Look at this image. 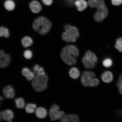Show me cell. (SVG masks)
<instances>
[{
	"mask_svg": "<svg viewBox=\"0 0 122 122\" xmlns=\"http://www.w3.org/2000/svg\"><path fill=\"white\" fill-rule=\"evenodd\" d=\"M79 55L78 49L74 45L66 46L62 49L61 57L65 63L71 66L76 64L77 62L76 57Z\"/></svg>",
	"mask_w": 122,
	"mask_h": 122,
	"instance_id": "cell-1",
	"label": "cell"
},
{
	"mask_svg": "<svg viewBox=\"0 0 122 122\" xmlns=\"http://www.w3.org/2000/svg\"><path fill=\"white\" fill-rule=\"evenodd\" d=\"M88 4L90 7L97 9L94 15V19L97 22H101L107 16L108 10L104 0H88Z\"/></svg>",
	"mask_w": 122,
	"mask_h": 122,
	"instance_id": "cell-2",
	"label": "cell"
},
{
	"mask_svg": "<svg viewBox=\"0 0 122 122\" xmlns=\"http://www.w3.org/2000/svg\"><path fill=\"white\" fill-rule=\"evenodd\" d=\"M51 27V22L44 16H40L35 20L33 24V29L40 34H46L50 31Z\"/></svg>",
	"mask_w": 122,
	"mask_h": 122,
	"instance_id": "cell-3",
	"label": "cell"
},
{
	"mask_svg": "<svg viewBox=\"0 0 122 122\" xmlns=\"http://www.w3.org/2000/svg\"><path fill=\"white\" fill-rule=\"evenodd\" d=\"M48 81V76L45 74L43 75L35 76L32 80L31 84L35 91L40 92L46 89Z\"/></svg>",
	"mask_w": 122,
	"mask_h": 122,
	"instance_id": "cell-4",
	"label": "cell"
},
{
	"mask_svg": "<svg viewBox=\"0 0 122 122\" xmlns=\"http://www.w3.org/2000/svg\"><path fill=\"white\" fill-rule=\"evenodd\" d=\"M81 82L83 86L86 87H95L98 86L100 81L95 78V75L92 71H86L82 74Z\"/></svg>",
	"mask_w": 122,
	"mask_h": 122,
	"instance_id": "cell-5",
	"label": "cell"
},
{
	"mask_svg": "<svg viewBox=\"0 0 122 122\" xmlns=\"http://www.w3.org/2000/svg\"><path fill=\"white\" fill-rule=\"evenodd\" d=\"M97 56L94 53L88 51L85 53L82 59V62L84 66L87 69H92L95 67V64L97 63Z\"/></svg>",
	"mask_w": 122,
	"mask_h": 122,
	"instance_id": "cell-6",
	"label": "cell"
},
{
	"mask_svg": "<svg viewBox=\"0 0 122 122\" xmlns=\"http://www.w3.org/2000/svg\"><path fill=\"white\" fill-rule=\"evenodd\" d=\"M59 107L56 104L52 105L50 109L49 114L52 121L60 120L65 114L63 111H59Z\"/></svg>",
	"mask_w": 122,
	"mask_h": 122,
	"instance_id": "cell-7",
	"label": "cell"
},
{
	"mask_svg": "<svg viewBox=\"0 0 122 122\" xmlns=\"http://www.w3.org/2000/svg\"><path fill=\"white\" fill-rule=\"evenodd\" d=\"M10 55L0 50V68H4L7 66L10 63Z\"/></svg>",
	"mask_w": 122,
	"mask_h": 122,
	"instance_id": "cell-8",
	"label": "cell"
},
{
	"mask_svg": "<svg viewBox=\"0 0 122 122\" xmlns=\"http://www.w3.org/2000/svg\"><path fill=\"white\" fill-rule=\"evenodd\" d=\"M64 29L65 31L71 37L76 39L79 37L78 30L76 27L67 24L65 25Z\"/></svg>",
	"mask_w": 122,
	"mask_h": 122,
	"instance_id": "cell-9",
	"label": "cell"
},
{
	"mask_svg": "<svg viewBox=\"0 0 122 122\" xmlns=\"http://www.w3.org/2000/svg\"><path fill=\"white\" fill-rule=\"evenodd\" d=\"M3 93L5 98L7 99H13L15 95L14 89L11 85H9L3 88Z\"/></svg>",
	"mask_w": 122,
	"mask_h": 122,
	"instance_id": "cell-10",
	"label": "cell"
},
{
	"mask_svg": "<svg viewBox=\"0 0 122 122\" xmlns=\"http://www.w3.org/2000/svg\"><path fill=\"white\" fill-rule=\"evenodd\" d=\"M62 122H78L79 119L78 116L74 114H64L60 120Z\"/></svg>",
	"mask_w": 122,
	"mask_h": 122,
	"instance_id": "cell-11",
	"label": "cell"
},
{
	"mask_svg": "<svg viewBox=\"0 0 122 122\" xmlns=\"http://www.w3.org/2000/svg\"><path fill=\"white\" fill-rule=\"evenodd\" d=\"M29 7L31 11L35 14L39 13L42 9L41 4L36 0L33 1L30 3Z\"/></svg>",
	"mask_w": 122,
	"mask_h": 122,
	"instance_id": "cell-12",
	"label": "cell"
},
{
	"mask_svg": "<svg viewBox=\"0 0 122 122\" xmlns=\"http://www.w3.org/2000/svg\"><path fill=\"white\" fill-rule=\"evenodd\" d=\"M2 119L5 121L11 122L14 117L13 111L10 109H6L2 112Z\"/></svg>",
	"mask_w": 122,
	"mask_h": 122,
	"instance_id": "cell-13",
	"label": "cell"
},
{
	"mask_svg": "<svg viewBox=\"0 0 122 122\" xmlns=\"http://www.w3.org/2000/svg\"><path fill=\"white\" fill-rule=\"evenodd\" d=\"M74 3L79 11H83L87 7V3L85 0H76Z\"/></svg>",
	"mask_w": 122,
	"mask_h": 122,
	"instance_id": "cell-14",
	"label": "cell"
},
{
	"mask_svg": "<svg viewBox=\"0 0 122 122\" xmlns=\"http://www.w3.org/2000/svg\"><path fill=\"white\" fill-rule=\"evenodd\" d=\"M101 78L103 82L105 83H111L113 80V75L111 71H105L102 74Z\"/></svg>",
	"mask_w": 122,
	"mask_h": 122,
	"instance_id": "cell-15",
	"label": "cell"
},
{
	"mask_svg": "<svg viewBox=\"0 0 122 122\" xmlns=\"http://www.w3.org/2000/svg\"><path fill=\"white\" fill-rule=\"evenodd\" d=\"M22 75L26 78L28 81H31L35 77V75L33 71H30L28 68H25L23 69L22 71Z\"/></svg>",
	"mask_w": 122,
	"mask_h": 122,
	"instance_id": "cell-16",
	"label": "cell"
},
{
	"mask_svg": "<svg viewBox=\"0 0 122 122\" xmlns=\"http://www.w3.org/2000/svg\"><path fill=\"white\" fill-rule=\"evenodd\" d=\"M35 114L38 118L43 119L46 116L47 111L45 108L42 107H39L36 108L35 111Z\"/></svg>",
	"mask_w": 122,
	"mask_h": 122,
	"instance_id": "cell-17",
	"label": "cell"
},
{
	"mask_svg": "<svg viewBox=\"0 0 122 122\" xmlns=\"http://www.w3.org/2000/svg\"><path fill=\"white\" fill-rule=\"evenodd\" d=\"M69 75L71 78L76 79L78 78L80 76V71L77 68L73 67L70 70Z\"/></svg>",
	"mask_w": 122,
	"mask_h": 122,
	"instance_id": "cell-18",
	"label": "cell"
},
{
	"mask_svg": "<svg viewBox=\"0 0 122 122\" xmlns=\"http://www.w3.org/2000/svg\"><path fill=\"white\" fill-rule=\"evenodd\" d=\"M33 70L35 76H42L45 74L44 68L37 65H35Z\"/></svg>",
	"mask_w": 122,
	"mask_h": 122,
	"instance_id": "cell-19",
	"label": "cell"
},
{
	"mask_svg": "<svg viewBox=\"0 0 122 122\" xmlns=\"http://www.w3.org/2000/svg\"><path fill=\"white\" fill-rule=\"evenodd\" d=\"M22 45L25 48L30 46L33 43L31 38L28 36H26L23 38L22 40Z\"/></svg>",
	"mask_w": 122,
	"mask_h": 122,
	"instance_id": "cell-20",
	"label": "cell"
},
{
	"mask_svg": "<svg viewBox=\"0 0 122 122\" xmlns=\"http://www.w3.org/2000/svg\"><path fill=\"white\" fill-rule=\"evenodd\" d=\"M4 6L6 10L11 11L14 10L15 5L14 2L12 0H7L4 3Z\"/></svg>",
	"mask_w": 122,
	"mask_h": 122,
	"instance_id": "cell-21",
	"label": "cell"
},
{
	"mask_svg": "<svg viewBox=\"0 0 122 122\" xmlns=\"http://www.w3.org/2000/svg\"><path fill=\"white\" fill-rule=\"evenodd\" d=\"M62 38L64 41L67 42H75L76 41V39L70 36L65 31L62 33Z\"/></svg>",
	"mask_w": 122,
	"mask_h": 122,
	"instance_id": "cell-22",
	"label": "cell"
},
{
	"mask_svg": "<svg viewBox=\"0 0 122 122\" xmlns=\"http://www.w3.org/2000/svg\"><path fill=\"white\" fill-rule=\"evenodd\" d=\"M16 107L18 109H22L25 106V102L24 99L20 97L15 99V100Z\"/></svg>",
	"mask_w": 122,
	"mask_h": 122,
	"instance_id": "cell-23",
	"label": "cell"
},
{
	"mask_svg": "<svg viewBox=\"0 0 122 122\" xmlns=\"http://www.w3.org/2000/svg\"><path fill=\"white\" fill-rule=\"evenodd\" d=\"M36 105L35 104L28 103L25 107V111L27 113H32L36 111Z\"/></svg>",
	"mask_w": 122,
	"mask_h": 122,
	"instance_id": "cell-24",
	"label": "cell"
},
{
	"mask_svg": "<svg viewBox=\"0 0 122 122\" xmlns=\"http://www.w3.org/2000/svg\"><path fill=\"white\" fill-rule=\"evenodd\" d=\"M10 36L9 30L6 27H0V37L8 38Z\"/></svg>",
	"mask_w": 122,
	"mask_h": 122,
	"instance_id": "cell-25",
	"label": "cell"
},
{
	"mask_svg": "<svg viewBox=\"0 0 122 122\" xmlns=\"http://www.w3.org/2000/svg\"><path fill=\"white\" fill-rule=\"evenodd\" d=\"M115 47L120 52H122V37H120L117 39Z\"/></svg>",
	"mask_w": 122,
	"mask_h": 122,
	"instance_id": "cell-26",
	"label": "cell"
},
{
	"mask_svg": "<svg viewBox=\"0 0 122 122\" xmlns=\"http://www.w3.org/2000/svg\"><path fill=\"white\" fill-rule=\"evenodd\" d=\"M103 65L106 68H109L112 66L113 62L111 59L107 58L105 59L102 62Z\"/></svg>",
	"mask_w": 122,
	"mask_h": 122,
	"instance_id": "cell-27",
	"label": "cell"
},
{
	"mask_svg": "<svg viewBox=\"0 0 122 122\" xmlns=\"http://www.w3.org/2000/svg\"><path fill=\"white\" fill-rule=\"evenodd\" d=\"M117 85V87L118 88L119 92L122 95V74L120 75L119 77Z\"/></svg>",
	"mask_w": 122,
	"mask_h": 122,
	"instance_id": "cell-28",
	"label": "cell"
},
{
	"mask_svg": "<svg viewBox=\"0 0 122 122\" xmlns=\"http://www.w3.org/2000/svg\"><path fill=\"white\" fill-rule=\"evenodd\" d=\"M24 56L25 58L27 59H31L32 57V52L30 50H27L24 52Z\"/></svg>",
	"mask_w": 122,
	"mask_h": 122,
	"instance_id": "cell-29",
	"label": "cell"
},
{
	"mask_svg": "<svg viewBox=\"0 0 122 122\" xmlns=\"http://www.w3.org/2000/svg\"><path fill=\"white\" fill-rule=\"evenodd\" d=\"M113 5L119 6L122 4V0H111Z\"/></svg>",
	"mask_w": 122,
	"mask_h": 122,
	"instance_id": "cell-30",
	"label": "cell"
},
{
	"mask_svg": "<svg viewBox=\"0 0 122 122\" xmlns=\"http://www.w3.org/2000/svg\"><path fill=\"white\" fill-rule=\"evenodd\" d=\"M42 2L45 5L50 6L53 2V0H42Z\"/></svg>",
	"mask_w": 122,
	"mask_h": 122,
	"instance_id": "cell-31",
	"label": "cell"
},
{
	"mask_svg": "<svg viewBox=\"0 0 122 122\" xmlns=\"http://www.w3.org/2000/svg\"><path fill=\"white\" fill-rule=\"evenodd\" d=\"M66 1L69 4L71 5H72L73 4V3L74 1V0H66Z\"/></svg>",
	"mask_w": 122,
	"mask_h": 122,
	"instance_id": "cell-32",
	"label": "cell"
},
{
	"mask_svg": "<svg viewBox=\"0 0 122 122\" xmlns=\"http://www.w3.org/2000/svg\"><path fill=\"white\" fill-rule=\"evenodd\" d=\"M2 112L0 111V122H1V120H2Z\"/></svg>",
	"mask_w": 122,
	"mask_h": 122,
	"instance_id": "cell-33",
	"label": "cell"
},
{
	"mask_svg": "<svg viewBox=\"0 0 122 122\" xmlns=\"http://www.w3.org/2000/svg\"><path fill=\"white\" fill-rule=\"evenodd\" d=\"M3 97L2 96H0V101H1L3 100Z\"/></svg>",
	"mask_w": 122,
	"mask_h": 122,
	"instance_id": "cell-34",
	"label": "cell"
}]
</instances>
